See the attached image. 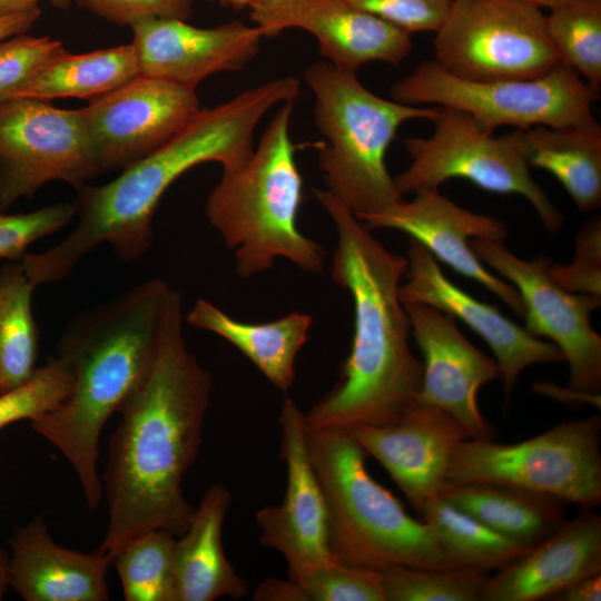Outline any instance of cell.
<instances>
[{"label": "cell", "mask_w": 601, "mask_h": 601, "mask_svg": "<svg viewBox=\"0 0 601 601\" xmlns=\"http://www.w3.org/2000/svg\"><path fill=\"white\" fill-rule=\"evenodd\" d=\"M293 102L280 105L240 166L223 170L206 203V217L242 278L267 272L278 258L309 274L324 270V248L297 226L303 178L289 134Z\"/></svg>", "instance_id": "cell-5"}, {"label": "cell", "mask_w": 601, "mask_h": 601, "mask_svg": "<svg viewBox=\"0 0 601 601\" xmlns=\"http://www.w3.org/2000/svg\"><path fill=\"white\" fill-rule=\"evenodd\" d=\"M546 29L561 63L601 87V0H574L551 9Z\"/></svg>", "instance_id": "cell-32"}, {"label": "cell", "mask_w": 601, "mask_h": 601, "mask_svg": "<svg viewBox=\"0 0 601 601\" xmlns=\"http://www.w3.org/2000/svg\"><path fill=\"white\" fill-rule=\"evenodd\" d=\"M138 75V60L131 43L79 55L67 52L23 85L11 99L93 100Z\"/></svg>", "instance_id": "cell-28"}, {"label": "cell", "mask_w": 601, "mask_h": 601, "mask_svg": "<svg viewBox=\"0 0 601 601\" xmlns=\"http://www.w3.org/2000/svg\"><path fill=\"white\" fill-rule=\"evenodd\" d=\"M185 319L230 343L282 392L294 383L295 361L313 325V317L300 312L266 323H246L205 299H198Z\"/></svg>", "instance_id": "cell-26"}, {"label": "cell", "mask_w": 601, "mask_h": 601, "mask_svg": "<svg viewBox=\"0 0 601 601\" xmlns=\"http://www.w3.org/2000/svg\"><path fill=\"white\" fill-rule=\"evenodd\" d=\"M556 601H600L601 572L582 578L553 597Z\"/></svg>", "instance_id": "cell-42"}, {"label": "cell", "mask_w": 601, "mask_h": 601, "mask_svg": "<svg viewBox=\"0 0 601 601\" xmlns=\"http://www.w3.org/2000/svg\"><path fill=\"white\" fill-rule=\"evenodd\" d=\"M39 8L0 18V41L7 38L26 33L38 20Z\"/></svg>", "instance_id": "cell-43"}, {"label": "cell", "mask_w": 601, "mask_h": 601, "mask_svg": "<svg viewBox=\"0 0 601 601\" xmlns=\"http://www.w3.org/2000/svg\"><path fill=\"white\" fill-rule=\"evenodd\" d=\"M35 288L21 262L0 269V393L20 386L37 370L39 332L32 314Z\"/></svg>", "instance_id": "cell-30"}, {"label": "cell", "mask_w": 601, "mask_h": 601, "mask_svg": "<svg viewBox=\"0 0 601 601\" xmlns=\"http://www.w3.org/2000/svg\"><path fill=\"white\" fill-rule=\"evenodd\" d=\"M10 584L27 601H105L112 559L57 544L41 516L17 528L10 540Z\"/></svg>", "instance_id": "cell-23"}, {"label": "cell", "mask_w": 601, "mask_h": 601, "mask_svg": "<svg viewBox=\"0 0 601 601\" xmlns=\"http://www.w3.org/2000/svg\"><path fill=\"white\" fill-rule=\"evenodd\" d=\"M139 71L189 88L220 71H237L258 53L265 37L242 21L199 28L186 20L154 18L131 26Z\"/></svg>", "instance_id": "cell-21"}, {"label": "cell", "mask_w": 601, "mask_h": 601, "mask_svg": "<svg viewBox=\"0 0 601 601\" xmlns=\"http://www.w3.org/2000/svg\"><path fill=\"white\" fill-rule=\"evenodd\" d=\"M528 3H531L533 6L539 7L540 9L546 8V9H553L555 7H559L561 4H564L566 2H571L574 0H521Z\"/></svg>", "instance_id": "cell-46"}, {"label": "cell", "mask_w": 601, "mask_h": 601, "mask_svg": "<svg viewBox=\"0 0 601 601\" xmlns=\"http://www.w3.org/2000/svg\"><path fill=\"white\" fill-rule=\"evenodd\" d=\"M194 88L138 75L79 109L98 173L124 169L147 156L200 110Z\"/></svg>", "instance_id": "cell-14"}, {"label": "cell", "mask_w": 601, "mask_h": 601, "mask_svg": "<svg viewBox=\"0 0 601 601\" xmlns=\"http://www.w3.org/2000/svg\"><path fill=\"white\" fill-rule=\"evenodd\" d=\"M229 490L215 483L203 495L188 529L175 541L176 601H214L247 594L248 585L227 559L221 540Z\"/></svg>", "instance_id": "cell-24"}, {"label": "cell", "mask_w": 601, "mask_h": 601, "mask_svg": "<svg viewBox=\"0 0 601 601\" xmlns=\"http://www.w3.org/2000/svg\"><path fill=\"white\" fill-rule=\"evenodd\" d=\"M526 164L551 173L579 210L601 204V127L597 120L510 132Z\"/></svg>", "instance_id": "cell-25"}, {"label": "cell", "mask_w": 601, "mask_h": 601, "mask_svg": "<svg viewBox=\"0 0 601 601\" xmlns=\"http://www.w3.org/2000/svg\"><path fill=\"white\" fill-rule=\"evenodd\" d=\"M391 96L406 105L459 109L493 132L501 126L524 130L592 121L599 93L564 65L533 79L474 81L424 60L391 86Z\"/></svg>", "instance_id": "cell-9"}, {"label": "cell", "mask_w": 601, "mask_h": 601, "mask_svg": "<svg viewBox=\"0 0 601 601\" xmlns=\"http://www.w3.org/2000/svg\"><path fill=\"white\" fill-rule=\"evenodd\" d=\"M297 78L272 79L198 114L164 145L122 169L100 186L76 187L78 221L51 248L21 259L37 287L67 278L78 263L100 244H108L126 263L137 260L152 239V218L167 189L186 171L204 162L223 170L240 166L253 152L254 131L274 106L294 101Z\"/></svg>", "instance_id": "cell-2"}, {"label": "cell", "mask_w": 601, "mask_h": 601, "mask_svg": "<svg viewBox=\"0 0 601 601\" xmlns=\"http://www.w3.org/2000/svg\"><path fill=\"white\" fill-rule=\"evenodd\" d=\"M68 51L49 37L17 35L0 41V102Z\"/></svg>", "instance_id": "cell-36"}, {"label": "cell", "mask_w": 601, "mask_h": 601, "mask_svg": "<svg viewBox=\"0 0 601 601\" xmlns=\"http://www.w3.org/2000/svg\"><path fill=\"white\" fill-rule=\"evenodd\" d=\"M431 122L434 128L428 137L404 139L411 164L394 177L403 196L463 178L490 193L522 196L546 230L562 228V215L532 178L510 134L494 136L469 114L450 107L440 106Z\"/></svg>", "instance_id": "cell-11"}, {"label": "cell", "mask_w": 601, "mask_h": 601, "mask_svg": "<svg viewBox=\"0 0 601 601\" xmlns=\"http://www.w3.org/2000/svg\"><path fill=\"white\" fill-rule=\"evenodd\" d=\"M407 244L406 280L398 290L401 302L435 307L461 319L481 336L494 354L506 395L526 367L565 362L554 344L535 337L495 306L472 297L452 283L436 258L418 242L408 237Z\"/></svg>", "instance_id": "cell-18"}, {"label": "cell", "mask_w": 601, "mask_h": 601, "mask_svg": "<svg viewBox=\"0 0 601 601\" xmlns=\"http://www.w3.org/2000/svg\"><path fill=\"white\" fill-rule=\"evenodd\" d=\"M276 0H254V6L255 4H266V3H270V2H274Z\"/></svg>", "instance_id": "cell-49"}, {"label": "cell", "mask_w": 601, "mask_h": 601, "mask_svg": "<svg viewBox=\"0 0 601 601\" xmlns=\"http://www.w3.org/2000/svg\"><path fill=\"white\" fill-rule=\"evenodd\" d=\"M386 601H479L486 573L397 566L382 571Z\"/></svg>", "instance_id": "cell-33"}, {"label": "cell", "mask_w": 601, "mask_h": 601, "mask_svg": "<svg viewBox=\"0 0 601 601\" xmlns=\"http://www.w3.org/2000/svg\"><path fill=\"white\" fill-rule=\"evenodd\" d=\"M345 431L387 471L417 514L441 496L452 454L460 442L470 439L453 416L417 401L391 424Z\"/></svg>", "instance_id": "cell-19"}, {"label": "cell", "mask_w": 601, "mask_h": 601, "mask_svg": "<svg viewBox=\"0 0 601 601\" xmlns=\"http://www.w3.org/2000/svg\"><path fill=\"white\" fill-rule=\"evenodd\" d=\"M307 449L324 494L336 561L380 572L454 568L431 528L370 475L365 452L345 430L307 425Z\"/></svg>", "instance_id": "cell-6"}, {"label": "cell", "mask_w": 601, "mask_h": 601, "mask_svg": "<svg viewBox=\"0 0 601 601\" xmlns=\"http://www.w3.org/2000/svg\"><path fill=\"white\" fill-rule=\"evenodd\" d=\"M175 535L151 530L122 545L112 556L125 600L176 601Z\"/></svg>", "instance_id": "cell-31"}, {"label": "cell", "mask_w": 601, "mask_h": 601, "mask_svg": "<svg viewBox=\"0 0 601 601\" xmlns=\"http://www.w3.org/2000/svg\"><path fill=\"white\" fill-rule=\"evenodd\" d=\"M601 572V516L581 509L549 538L485 580L479 601H538Z\"/></svg>", "instance_id": "cell-22"}, {"label": "cell", "mask_w": 601, "mask_h": 601, "mask_svg": "<svg viewBox=\"0 0 601 601\" xmlns=\"http://www.w3.org/2000/svg\"><path fill=\"white\" fill-rule=\"evenodd\" d=\"M82 7L109 22L132 26L154 18L187 20L191 0H77Z\"/></svg>", "instance_id": "cell-40"}, {"label": "cell", "mask_w": 601, "mask_h": 601, "mask_svg": "<svg viewBox=\"0 0 601 601\" xmlns=\"http://www.w3.org/2000/svg\"><path fill=\"white\" fill-rule=\"evenodd\" d=\"M224 4L231 6L234 8L253 7L254 0H217Z\"/></svg>", "instance_id": "cell-47"}, {"label": "cell", "mask_w": 601, "mask_h": 601, "mask_svg": "<svg viewBox=\"0 0 601 601\" xmlns=\"http://www.w3.org/2000/svg\"><path fill=\"white\" fill-rule=\"evenodd\" d=\"M278 421L286 490L280 504L257 511L256 523L259 543L279 552L288 579H295L338 561L331 551L326 503L308 454L305 413L286 398Z\"/></svg>", "instance_id": "cell-15"}, {"label": "cell", "mask_w": 601, "mask_h": 601, "mask_svg": "<svg viewBox=\"0 0 601 601\" xmlns=\"http://www.w3.org/2000/svg\"><path fill=\"white\" fill-rule=\"evenodd\" d=\"M51 2L58 8H67L70 3V0H51Z\"/></svg>", "instance_id": "cell-48"}, {"label": "cell", "mask_w": 601, "mask_h": 601, "mask_svg": "<svg viewBox=\"0 0 601 601\" xmlns=\"http://www.w3.org/2000/svg\"><path fill=\"white\" fill-rule=\"evenodd\" d=\"M551 277L575 294L601 296V219L592 217L577 235L571 264L548 266Z\"/></svg>", "instance_id": "cell-38"}, {"label": "cell", "mask_w": 601, "mask_h": 601, "mask_svg": "<svg viewBox=\"0 0 601 601\" xmlns=\"http://www.w3.org/2000/svg\"><path fill=\"white\" fill-rule=\"evenodd\" d=\"M10 554L0 548V600L3 599L10 584Z\"/></svg>", "instance_id": "cell-45"}, {"label": "cell", "mask_w": 601, "mask_h": 601, "mask_svg": "<svg viewBox=\"0 0 601 601\" xmlns=\"http://www.w3.org/2000/svg\"><path fill=\"white\" fill-rule=\"evenodd\" d=\"M600 431L594 413L514 444L463 440L452 454L447 485L497 484L593 509L601 502Z\"/></svg>", "instance_id": "cell-8"}, {"label": "cell", "mask_w": 601, "mask_h": 601, "mask_svg": "<svg viewBox=\"0 0 601 601\" xmlns=\"http://www.w3.org/2000/svg\"><path fill=\"white\" fill-rule=\"evenodd\" d=\"M75 215L73 203H58L19 214L0 209V258L20 262L31 244L59 231Z\"/></svg>", "instance_id": "cell-37"}, {"label": "cell", "mask_w": 601, "mask_h": 601, "mask_svg": "<svg viewBox=\"0 0 601 601\" xmlns=\"http://www.w3.org/2000/svg\"><path fill=\"white\" fill-rule=\"evenodd\" d=\"M265 37L289 28L312 33L334 67L355 72L381 61L398 67L412 51L411 35L344 0H276L250 8Z\"/></svg>", "instance_id": "cell-20"}, {"label": "cell", "mask_w": 601, "mask_h": 601, "mask_svg": "<svg viewBox=\"0 0 601 601\" xmlns=\"http://www.w3.org/2000/svg\"><path fill=\"white\" fill-rule=\"evenodd\" d=\"M407 33L433 31L443 23L451 0H344Z\"/></svg>", "instance_id": "cell-39"}, {"label": "cell", "mask_w": 601, "mask_h": 601, "mask_svg": "<svg viewBox=\"0 0 601 601\" xmlns=\"http://www.w3.org/2000/svg\"><path fill=\"white\" fill-rule=\"evenodd\" d=\"M298 601H386L382 573L333 562L300 574Z\"/></svg>", "instance_id": "cell-35"}, {"label": "cell", "mask_w": 601, "mask_h": 601, "mask_svg": "<svg viewBox=\"0 0 601 601\" xmlns=\"http://www.w3.org/2000/svg\"><path fill=\"white\" fill-rule=\"evenodd\" d=\"M184 322L181 296L170 289L151 367L118 411L104 474L108 526L97 548L111 559L151 530L180 536L194 516L183 481L201 445L213 380L188 349Z\"/></svg>", "instance_id": "cell-1"}, {"label": "cell", "mask_w": 601, "mask_h": 601, "mask_svg": "<svg viewBox=\"0 0 601 601\" xmlns=\"http://www.w3.org/2000/svg\"><path fill=\"white\" fill-rule=\"evenodd\" d=\"M40 0H0V18L38 8Z\"/></svg>", "instance_id": "cell-44"}, {"label": "cell", "mask_w": 601, "mask_h": 601, "mask_svg": "<svg viewBox=\"0 0 601 601\" xmlns=\"http://www.w3.org/2000/svg\"><path fill=\"white\" fill-rule=\"evenodd\" d=\"M470 245L483 263L519 293L525 329L552 341L569 365L568 387L575 392H601V336L590 317L601 296L575 294L561 287L549 274L551 259L539 255L523 259L502 242L472 239Z\"/></svg>", "instance_id": "cell-12"}, {"label": "cell", "mask_w": 601, "mask_h": 601, "mask_svg": "<svg viewBox=\"0 0 601 601\" xmlns=\"http://www.w3.org/2000/svg\"><path fill=\"white\" fill-rule=\"evenodd\" d=\"M441 496L495 532L532 549L564 522L566 503L489 483L446 485Z\"/></svg>", "instance_id": "cell-27"}, {"label": "cell", "mask_w": 601, "mask_h": 601, "mask_svg": "<svg viewBox=\"0 0 601 601\" xmlns=\"http://www.w3.org/2000/svg\"><path fill=\"white\" fill-rule=\"evenodd\" d=\"M533 391L552 400L559 401L568 406L590 405L600 410V394L580 393L571 390L568 386L562 387L554 383L543 381L534 383Z\"/></svg>", "instance_id": "cell-41"}, {"label": "cell", "mask_w": 601, "mask_h": 601, "mask_svg": "<svg viewBox=\"0 0 601 601\" xmlns=\"http://www.w3.org/2000/svg\"><path fill=\"white\" fill-rule=\"evenodd\" d=\"M404 307L423 356L422 385L415 401L453 416L470 439L492 440L493 428L479 410L476 394L484 384L501 378L497 363L476 348L449 314L418 303Z\"/></svg>", "instance_id": "cell-17"}, {"label": "cell", "mask_w": 601, "mask_h": 601, "mask_svg": "<svg viewBox=\"0 0 601 601\" xmlns=\"http://www.w3.org/2000/svg\"><path fill=\"white\" fill-rule=\"evenodd\" d=\"M433 51L446 71L474 81L533 79L562 65L546 16L521 0H451Z\"/></svg>", "instance_id": "cell-10"}, {"label": "cell", "mask_w": 601, "mask_h": 601, "mask_svg": "<svg viewBox=\"0 0 601 601\" xmlns=\"http://www.w3.org/2000/svg\"><path fill=\"white\" fill-rule=\"evenodd\" d=\"M418 515L431 528L454 568L482 573L497 571L531 550L495 532L442 496L428 501Z\"/></svg>", "instance_id": "cell-29"}, {"label": "cell", "mask_w": 601, "mask_h": 601, "mask_svg": "<svg viewBox=\"0 0 601 601\" xmlns=\"http://www.w3.org/2000/svg\"><path fill=\"white\" fill-rule=\"evenodd\" d=\"M97 174L79 109L30 98L0 102V209L49 181L76 188Z\"/></svg>", "instance_id": "cell-13"}, {"label": "cell", "mask_w": 601, "mask_h": 601, "mask_svg": "<svg viewBox=\"0 0 601 601\" xmlns=\"http://www.w3.org/2000/svg\"><path fill=\"white\" fill-rule=\"evenodd\" d=\"M336 233L331 273L353 302L354 333L337 384L305 413L307 425L346 430L395 422L415 402L423 364L400 299L407 259L388 250L327 189H314Z\"/></svg>", "instance_id": "cell-3"}, {"label": "cell", "mask_w": 601, "mask_h": 601, "mask_svg": "<svg viewBox=\"0 0 601 601\" xmlns=\"http://www.w3.org/2000/svg\"><path fill=\"white\" fill-rule=\"evenodd\" d=\"M71 385L68 366L57 356L50 358L27 382L0 393V430L52 411L68 396Z\"/></svg>", "instance_id": "cell-34"}, {"label": "cell", "mask_w": 601, "mask_h": 601, "mask_svg": "<svg viewBox=\"0 0 601 601\" xmlns=\"http://www.w3.org/2000/svg\"><path fill=\"white\" fill-rule=\"evenodd\" d=\"M170 289L159 278L137 284L78 313L58 342L56 356L71 373V390L56 408L30 422L69 461L91 510L102 494L100 433L151 367Z\"/></svg>", "instance_id": "cell-4"}, {"label": "cell", "mask_w": 601, "mask_h": 601, "mask_svg": "<svg viewBox=\"0 0 601 601\" xmlns=\"http://www.w3.org/2000/svg\"><path fill=\"white\" fill-rule=\"evenodd\" d=\"M304 78L315 97V125L326 139L318 165L327 190L357 218L404 199L387 170L386 151L404 122L431 121L440 106L382 98L364 87L355 72L326 61L308 66Z\"/></svg>", "instance_id": "cell-7"}, {"label": "cell", "mask_w": 601, "mask_h": 601, "mask_svg": "<svg viewBox=\"0 0 601 601\" xmlns=\"http://www.w3.org/2000/svg\"><path fill=\"white\" fill-rule=\"evenodd\" d=\"M358 219L371 230L382 228L405 233L435 258L486 287L523 317L524 308L518 290L489 272L470 245L472 239L503 242L508 237L503 221L462 208L433 187L417 189L411 200L402 199Z\"/></svg>", "instance_id": "cell-16"}]
</instances>
